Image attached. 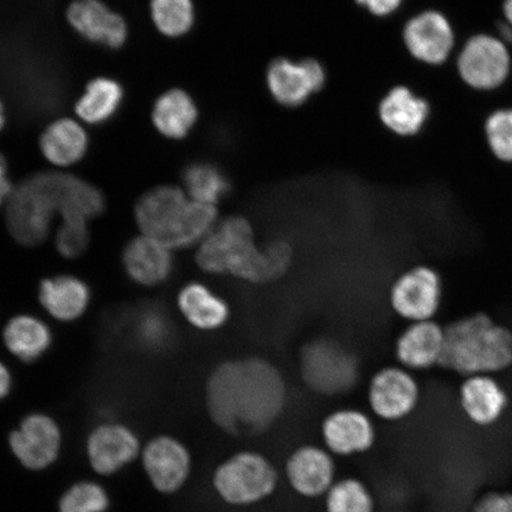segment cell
<instances>
[{"mask_svg": "<svg viewBox=\"0 0 512 512\" xmlns=\"http://www.w3.org/2000/svg\"><path fill=\"white\" fill-rule=\"evenodd\" d=\"M142 450V441L136 431L115 421L95 426L85 445L87 463L100 477L117 476L139 460Z\"/></svg>", "mask_w": 512, "mask_h": 512, "instance_id": "cell-13", "label": "cell"}, {"mask_svg": "<svg viewBox=\"0 0 512 512\" xmlns=\"http://www.w3.org/2000/svg\"><path fill=\"white\" fill-rule=\"evenodd\" d=\"M300 373L312 392L337 396L350 392L360 377L354 352L331 339L307 343L300 354Z\"/></svg>", "mask_w": 512, "mask_h": 512, "instance_id": "cell-7", "label": "cell"}, {"mask_svg": "<svg viewBox=\"0 0 512 512\" xmlns=\"http://www.w3.org/2000/svg\"><path fill=\"white\" fill-rule=\"evenodd\" d=\"M452 61L460 80L473 91L491 93L507 83L512 72V54L490 34L473 35L456 51Z\"/></svg>", "mask_w": 512, "mask_h": 512, "instance_id": "cell-8", "label": "cell"}, {"mask_svg": "<svg viewBox=\"0 0 512 512\" xmlns=\"http://www.w3.org/2000/svg\"><path fill=\"white\" fill-rule=\"evenodd\" d=\"M151 17L163 36H187L196 23L194 0H151Z\"/></svg>", "mask_w": 512, "mask_h": 512, "instance_id": "cell-31", "label": "cell"}, {"mask_svg": "<svg viewBox=\"0 0 512 512\" xmlns=\"http://www.w3.org/2000/svg\"><path fill=\"white\" fill-rule=\"evenodd\" d=\"M183 184L190 200L216 207L230 191L227 175L209 162L190 164L183 172Z\"/></svg>", "mask_w": 512, "mask_h": 512, "instance_id": "cell-29", "label": "cell"}, {"mask_svg": "<svg viewBox=\"0 0 512 512\" xmlns=\"http://www.w3.org/2000/svg\"><path fill=\"white\" fill-rule=\"evenodd\" d=\"M123 264L127 277L133 283L155 287L169 280L175 262L170 247L142 234L125 246Z\"/></svg>", "mask_w": 512, "mask_h": 512, "instance_id": "cell-20", "label": "cell"}, {"mask_svg": "<svg viewBox=\"0 0 512 512\" xmlns=\"http://www.w3.org/2000/svg\"><path fill=\"white\" fill-rule=\"evenodd\" d=\"M441 297L443 281L439 273L432 267L415 266L394 281L389 303L396 315L418 323L433 320L440 309Z\"/></svg>", "mask_w": 512, "mask_h": 512, "instance_id": "cell-14", "label": "cell"}, {"mask_svg": "<svg viewBox=\"0 0 512 512\" xmlns=\"http://www.w3.org/2000/svg\"><path fill=\"white\" fill-rule=\"evenodd\" d=\"M200 118L194 98L182 88H172L156 100L152 123L163 137L183 140L189 136Z\"/></svg>", "mask_w": 512, "mask_h": 512, "instance_id": "cell-26", "label": "cell"}, {"mask_svg": "<svg viewBox=\"0 0 512 512\" xmlns=\"http://www.w3.org/2000/svg\"><path fill=\"white\" fill-rule=\"evenodd\" d=\"M91 299V288L75 275H55L42 280L38 287V300L43 309L62 323L75 322L85 315Z\"/></svg>", "mask_w": 512, "mask_h": 512, "instance_id": "cell-21", "label": "cell"}, {"mask_svg": "<svg viewBox=\"0 0 512 512\" xmlns=\"http://www.w3.org/2000/svg\"><path fill=\"white\" fill-rule=\"evenodd\" d=\"M512 364V332L484 313L457 320L445 329L440 366L467 377L490 375Z\"/></svg>", "mask_w": 512, "mask_h": 512, "instance_id": "cell-5", "label": "cell"}, {"mask_svg": "<svg viewBox=\"0 0 512 512\" xmlns=\"http://www.w3.org/2000/svg\"><path fill=\"white\" fill-rule=\"evenodd\" d=\"M111 496L95 480H79L68 486L57 502V512H108Z\"/></svg>", "mask_w": 512, "mask_h": 512, "instance_id": "cell-32", "label": "cell"}, {"mask_svg": "<svg viewBox=\"0 0 512 512\" xmlns=\"http://www.w3.org/2000/svg\"><path fill=\"white\" fill-rule=\"evenodd\" d=\"M139 460L152 489L164 496L179 494L194 472V458L189 447L168 434L147 441Z\"/></svg>", "mask_w": 512, "mask_h": 512, "instance_id": "cell-11", "label": "cell"}, {"mask_svg": "<svg viewBox=\"0 0 512 512\" xmlns=\"http://www.w3.org/2000/svg\"><path fill=\"white\" fill-rule=\"evenodd\" d=\"M445 347V329L434 320L412 323L395 344V356L407 370H427L440 364Z\"/></svg>", "mask_w": 512, "mask_h": 512, "instance_id": "cell-22", "label": "cell"}, {"mask_svg": "<svg viewBox=\"0 0 512 512\" xmlns=\"http://www.w3.org/2000/svg\"><path fill=\"white\" fill-rule=\"evenodd\" d=\"M70 27L86 41L112 50L123 48L128 38L125 18L102 0H74L67 10Z\"/></svg>", "mask_w": 512, "mask_h": 512, "instance_id": "cell-18", "label": "cell"}, {"mask_svg": "<svg viewBox=\"0 0 512 512\" xmlns=\"http://www.w3.org/2000/svg\"><path fill=\"white\" fill-rule=\"evenodd\" d=\"M198 268L210 275H232L253 285H266L285 277L293 261V249L285 241L261 248L253 224L245 216L230 215L217 222L197 246Z\"/></svg>", "mask_w": 512, "mask_h": 512, "instance_id": "cell-3", "label": "cell"}, {"mask_svg": "<svg viewBox=\"0 0 512 512\" xmlns=\"http://www.w3.org/2000/svg\"><path fill=\"white\" fill-rule=\"evenodd\" d=\"M88 133L79 121L61 118L53 121L40 138L44 158L56 168H69L87 155Z\"/></svg>", "mask_w": 512, "mask_h": 512, "instance_id": "cell-25", "label": "cell"}, {"mask_svg": "<svg viewBox=\"0 0 512 512\" xmlns=\"http://www.w3.org/2000/svg\"><path fill=\"white\" fill-rule=\"evenodd\" d=\"M460 405L473 425L491 427L501 420L508 396L490 375H473L460 388Z\"/></svg>", "mask_w": 512, "mask_h": 512, "instance_id": "cell-23", "label": "cell"}, {"mask_svg": "<svg viewBox=\"0 0 512 512\" xmlns=\"http://www.w3.org/2000/svg\"><path fill=\"white\" fill-rule=\"evenodd\" d=\"M352 2L375 18H388L398 15L406 0H352Z\"/></svg>", "mask_w": 512, "mask_h": 512, "instance_id": "cell-37", "label": "cell"}, {"mask_svg": "<svg viewBox=\"0 0 512 512\" xmlns=\"http://www.w3.org/2000/svg\"><path fill=\"white\" fill-rule=\"evenodd\" d=\"M121 83L107 76H99L87 83L75 105L78 117L89 125H101L111 120L124 100Z\"/></svg>", "mask_w": 512, "mask_h": 512, "instance_id": "cell-28", "label": "cell"}, {"mask_svg": "<svg viewBox=\"0 0 512 512\" xmlns=\"http://www.w3.org/2000/svg\"><path fill=\"white\" fill-rule=\"evenodd\" d=\"M14 189L9 178L8 163H6V159L0 153V207L6 206Z\"/></svg>", "mask_w": 512, "mask_h": 512, "instance_id": "cell-38", "label": "cell"}, {"mask_svg": "<svg viewBox=\"0 0 512 512\" xmlns=\"http://www.w3.org/2000/svg\"><path fill=\"white\" fill-rule=\"evenodd\" d=\"M328 79L323 62L313 56L298 60L277 56L267 64L265 72L267 93L275 104L288 110L303 107L312 96L323 92Z\"/></svg>", "mask_w": 512, "mask_h": 512, "instance_id": "cell-9", "label": "cell"}, {"mask_svg": "<svg viewBox=\"0 0 512 512\" xmlns=\"http://www.w3.org/2000/svg\"><path fill=\"white\" fill-rule=\"evenodd\" d=\"M280 480L277 466L266 454L242 450L216 465L210 484L222 504L246 509L265 503L277 494Z\"/></svg>", "mask_w": 512, "mask_h": 512, "instance_id": "cell-6", "label": "cell"}, {"mask_svg": "<svg viewBox=\"0 0 512 512\" xmlns=\"http://www.w3.org/2000/svg\"><path fill=\"white\" fill-rule=\"evenodd\" d=\"M485 139L499 162L512 164V107L498 108L485 120Z\"/></svg>", "mask_w": 512, "mask_h": 512, "instance_id": "cell-34", "label": "cell"}, {"mask_svg": "<svg viewBox=\"0 0 512 512\" xmlns=\"http://www.w3.org/2000/svg\"><path fill=\"white\" fill-rule=\"evenodd\" d=\"M335 458L324 446L305 444L294 448L284 465L288 488L307 501L324 498L337 480Z\"/></svg>", "mask_w": 512, "mask_h": 512, "instance_id": "cell-15", "label": "cell"}, {"mask_svg": "<svg viewBox=\"0 0 512 512\" xmlns=\"http://www.w3.org/2000/svg\"><path fill=\"white\" fill-rule=\"evenodd\" d=\"M16 462L29 472H44L61 457L63 434L59 422L46 413H30L8 437Z\"/></svg>", "mask_w": 512, "mask_h": 512, "instance_id": "cell-10", "label": "cell"}, {"mask_svg": "<svg viewBox=\"0 0 512 512\" xmlns=\"http://www.w3.org/2000/svg\"><path fill=\"white\" fill-rule=\"evenodd\" d=\"M12 384H14V380H12L11 371L0 361V401L8 398Z\"/></svg>", "mask_w": 512, "mask_h": 512, "instance_id": "cell-39", "label": "cell"}, {"mask_svg": "<svg viewBox=\"0 0 512 512\" xmlns=\"http://www.w3.org/2000/svg\"><path fill=\"white\" fill-rule=\"evenodd\" d=\"M6 349L17 360L32 363L47 354L53 344L49 325L32 315H18L6 323L3 330Z\"/></svg>", "mask_w": 512, "mask_h": 512, "instance_id": "cell-27", "label": "cell"}, {"mask_svg": "<svg viewBox=\"0 0 512 512\" xmlns=\"http://www.w3.org/2000/svg\"><path fill=\"white\" fill-rule=\"evenodd\" d=\"M140 233L175 249L200 245L220 221L219 209L190 200L177 185L153 188L139 198L134 208Z\"/></svg>", "mask_w": 512, "mask_h": 512, "instance_id": "cell-4", "label": "cell"}, {"mask_svg": "<svg viewBox=\"0 0 512 512\" xmlns=\"http://www.w3.org/2000/svg\"><path fill=\"white\" fill-rule=\"evenodd\" d=\"M6 224L12 239L36 247L48 238L55 216L91 221L105 211L102 192L74 175L40 172L25 179L6 203Z\"/></svg>", "mask_w": 512, "mask_h": 512, "instance_id": "cell-2", "label": "cell"}, {"mask_svg": "<svg viewBox=\"0 0 512 512\" xmlns=\"http://www.w3.org/2000/svg\"><path fill=\"white\" fill-rule=\"evenodd\" d=\"M137 342L145 349L160 350L170 342L172 329L168 316L158 307L140 310L133 323Z\"/></svg>", "mask_w": 512, "mask_h": 512, "instance_id": "cell-33", "label": "cell"}, {"mask_svg": "<svg viewBox=\"0 0 512 512\" xmlns=\"http://www.w3.org/2000/svg\"><path fill=\"white\" fill-rule=\"evenodd\" d=\"M380 124L395 137L414 138L431 118V105L406 85L388 89L377 105Z\"/></svg>", "mask_w": 512, "mask_h": 512, "instance_id": "cell-19", "label": "cell"}, {"mask_svg": "<svg viewBox=\"0 0 512 512\" xmlns=\"http://www.w3.org/2000/svg\"><path fill=\"white\" fill-rule=\"evenodd\" d=\"M401 37L408 55L427 67L445 66L456 54V31L450 18L439 10L427 9L409 17Z\"/></svg>", "mask_w": 512, "mask_h": 512, "instance_id": "cell-12", "label": "cell"}, {"mask_svg": "<svg viewBox=\"0 0 512 512\" xmlns=\"http://www.w3.org/2000/svg\"><path fill=\"white\" fill-rule=\"evenodd\" d=\"M320 435L326 450L339 458L362 456L373 450L377 440L373 419L354 408L337 409L326 415Z\"/></svg>", "mask_w": 512, "mask_h": 512, "instance_id": "cell-17", "label": "cell"}, {"mask_svg": "<svg viewBox=\"0 0 512 512\" xmlns=\"http://www.w3.org/2000/svg\"><path fill=\"white\" fill-rule=\"evenodd\" d=\"M5 125H6L5 107L3 105V102L0 101V131L3 130Z\"/></svg>", "mask_w": 512, "mask_h": 512, "instance_id": "cell-41", "label": "cell"}, {"mask_svg": "<svg viewBox=\"0 0 512 512\" xmlns=\"http://www.w3.org/2000/svg\"><path fill=\"white\" fill-rule=\"evenodd\" d=\"M323 499L325 512H376L373 491L356 477L337 479Z\"/></svg>", "mask_w": 512, "mask_h": 512, "instance_id": "cell-30", "label": "cell"}, {"mask_svg": "<svg viewBox=\"0 0 512 512\" xmlns=\"http://www.w3.org/2000/svg\"><path fill=\"white\" fill-rule=\"evenodd\" d=\"M177 306L191 326L204 332L222 329L230 318V307L226 300L200 281H191L181 288Z\"/></svg>", "mask_w": 512, "mask_h": 512, "instance_id": "cell-24", "label": "cell"}, {"mask_svg": "<svg viewBox=\"0 0 512 512\" xmlns=\"http://www.w3.org/2000/svg\"><path fill=\"white\" fill-rule=\"evenodd\" d=\"M503 16L512 25V0H504Z\"/></svg>", "mask_w": 512, "mask_h": 512, "instance_id": "cell-40", "label": "cell"}, {"mask_svg": "<svg viewBox=\"0 0 512 512\" xmlns=\"http://www.w3.org/2000/svg\"><path fill=\"white\" fill-rule=\"evenodd\" d=\"M287 403L283 375L259 357L222 362L208 377L206 405L220 431L234 438H253L277 424Z\"/></svg>", "mask_w": 512, "mask_h": 512, "instance_id": "cell-1", "label": "cell"}, {"mask_svg": "<svg viewBox=\"0 0 512 512\" xmlns=\"http://www.w3.org/2000/svg\"><path fill=\"white\" fill-rule=\"evenodd\" d=\"M420 389L405 368H383L373 376L368 388V403L377 418L398 422L411 416L419 405Z\"/></svg>", "mask_w": 512, "mask_h": 512, "instance_id": "cell-16", "label": "cell"}, {"mask_svg": "<svg viewBox=\"0 0 512 512\" xmlns=\"http://www.w3.org/2000/svg\"><path fill=\"white\" fill-rule=\"evenodd\" d=\"M470 512H512V492H486L477 499Z\"/></svg>", "mask_w": 512, "mask_h": 512, "instance_id": "cell-36", "label": "cell"}, {"mask_svg": "<svg viewBox=\"0 0 512 512\" xmlns=\"http://www.w3.org/2000/svg\"><path fill=\"white\" fill-rule=\"evenodd\" d=\"M88 221L70 219L62 220L59 229H57L55 238L56 251L63 258H79L89 245Z\"/></svg>", "mask_w": 512, "mask_h": 512, "instance_id": "cell-35", "label": "cell"}]
</instances>
